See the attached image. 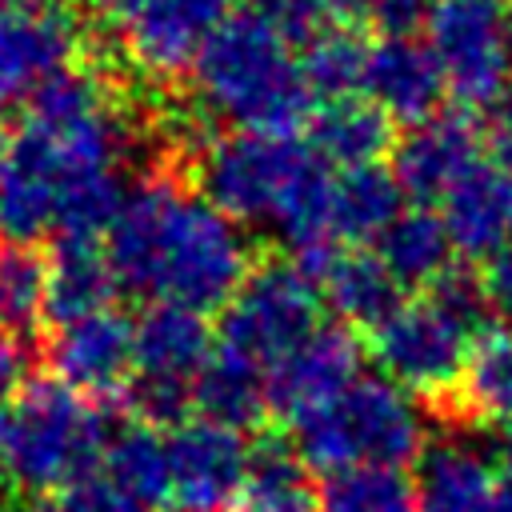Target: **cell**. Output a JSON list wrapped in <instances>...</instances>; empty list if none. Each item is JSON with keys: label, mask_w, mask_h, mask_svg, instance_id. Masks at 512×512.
I'll use <instances>...</instances> for the list:
<instances>
[{"label": "cell", "mask_w": 512, "mask_h": 512, "mask_svg": "<svg viewBox=\"0 0 512 512\" xmlns=\"http://www.w3.org/2000/svg\"><path fill=\"white\" fill-rule=\"evenodd\" d=\"M104 256L124 292L204 316L224 308L256 264L240 228L168 164H156L124 196Z\"/></svg>", "instance_id": "obj_1"}, {"label": "cell", "mask_w": 512, "mask_h": 512, "mask_svg": "<svg viewBox=\"0 0 512 512\" xmlns=\"http://www.w3.org/2000/svg\"><path fill=\"white\" fill-rule=\"evenodd\" d=\"M184 176L228 220H276L292 260L336 248L328 236V164L292 136L216 132L188 160Z\"/></svg>", "instance_id": "obj_2"}, {"label": "cell", "mask_w": 512, "mask_h": 512, "mask_svg": "<svg viewBox=\"0 0 512 512\" xmlns=\"http://www.w3.org/2000/svg\"><path fill=\"white\" fill-rule=\"evenodd\" d=\"M200 112L236 124V132L292 136L308 124V84L296 48L252 8H236L192 64Z\"/></svg>", "instance_id": "obj_3"}, {"label": "cell", "mask_w": 512, "mask_h": 512, "mask_svg": "<svg viewBox=\"0 0 512 512\" xmlns=\"http://www.w3.org/2000/svg\"><path fill=\"white\" fill-rule=\"evenodd\" d=\"M104 440L108 428L92 400L64 388L56 376H32L8 420L0 456L4 484L24 496H52L64 484L92 476Z\"/></svg>", "instance_id": "obj_4"}, {"label": "cell", "mask_w": 512, "mask_h": 512, "mask_svg": "<svg viewBox=\"0 0 512 512\" xmlns=\"http://www.w3.org/2000/svg\"><path fill=\"white\" fill-rule=\"evenodd\" d=\"M288 428L300 464L320 468L324 476L360 464L404 468L424 452L416 404L384 376H356L332 404L292 420Z\"/></svg>", "instance_id": "obj_5"}, {"label": "cell", "mask_w": 512, "mask_h": 512, "mask_svg": "<svg viewBox=\"0 0 512 512\" xmlns=\"http://www.w3.org/2000/svg\"><path fill=\"white\" fill-rule=\"evenodd\" d=\"M232 0H132L84 56L108 72L128 64L152 84H176L192 72L208 36L232 16Z\"/></svg>", "instance_id": "obj_6"}, {"label": "cell", "mask_w": 512, "mask_h": 512, "mask_svg": "<svg viewBox=\"0 0 512 512\" xmlns=\"http://www.w3.org/2000/svg\"><path fill=\"white\" fill-rule=\"evenodd\" d=\"M320 292L292 256H260L236 296L220 308V348L272 372L320 324Z\"/></svg>", "instance_id": "obj_7"}, {"label": "cell", "mask_w": 512, "mask_h": 512, "mask_svg": "<svg viewBox=\"0 0 512 512\" xmlns=\"http://www.w3.org/2000/svg\"><path fill=\"white\" fill-rule=\"evenodd\" d=\"M428 48L460 108H492L512 84L508 0H436Z\"/></svg>", "instance_id": "obj_8"}, {"label": "cell", "mask_w": 512, "mask_h": 512, "mask_svg": "<svg viewBox=\"0 0 512 512\" xmlns=\"http://www.w3.org/2000/svg\"><path fill=\"white\" fill-rule=\"evenodd\" d=\"M472 340L476 336L468 328H460L436 300L424 296L400 304L372 332V356L396 388L420 392L432 404H440L456 388Z\"/></svg>", "instance_id": "obj_9"}, {"label": "cell", "mask_w": 512, "mask_h": 512, "mask_svg": "<svg viewBox=\"0 0 512 512\" xmlns=\"http://www.w3.org/2000/svg\"><path fill=\"white\" fill-rule=\"evenodd\" d=\"M252 448L240 432L188 416L168 432V508L172 512H232L248 476Z\"/></svg>", "instance_id": "obj_10"}, {"label": "cell", "mask_w": 512, "mask_h": 512, "mask_svg": "<svg viewBox=\"0 0 512 512\" xmlns=\"http://www.w3.org/2000/svg\"><path fill=\"white\" fill-rule=\"evenodd\" d=\"M72 172L48 136L24 124L8 136L0 160V232L8 244H40L52 236L56 200Z\"/></svg>", "instance_id": "obj_11"}, {"label": "cell", "mask_w": 512, "mask_h": 512, "mask_svg": "<svg viewBox=\"0 0 512 512\" xmlns=\"http://www.w3.org/2000/svg\"><path fill=\"white\" fill-rule=\"evenodd\" d=\"M480 144V128L464 108L436 112L412 124L392 144V176L404 196L428 208L432 200H444L480 164Z\"/></svg>", "instance_id": "obj_12"}, {"label": "cell", "mask_w": 512, "mask_h": 512, "mask_svg": "<svg viewBox=\"0 0 512 512\" xmlns=\"http://www.w3.org/2000/svg\"><path fill=\"white\" fill-rule=\"evenodd\" d=\"M48 364L52 376L80 392L84 400H112L124 396L132 368H136V352H132V320L116 308L84 316L76 324L52 328L48 340Z\"/></svg>", "instance_id": "obj_13"}, {"label": "cell", "mask_w": 512, "mask_h": 512, "mask_svg": "<svg viewBox=\"0 0 512 512\" xmlns=\"http://www.w3.org/2000/svg\"><path fill=\"white\" fill-rule=\"evenodd\" d=\"M360 376V336L344 324H320L268 372V412L284 424L332 404Z\"/></svg>", "instance_id": "obj_14"}, {"label": "cell", "mask_w": 512, "mask_h": 512, "mask_svg": "<svg viewBox=\"0 0 512 512\" xmlns=\"http://www.w3.org/2000/svg\"><path fill=\"white\" fill-rule=\"evenodd\" d=\"M84 56L72 12H0V108L24 104L60 68Z\"/></svg>", "instance_id": "obj_15"}, {"label": "cell", "mask_w": 512, "mask_h": 512, "mask_svg": "<svg viewBox=\"0 0 512 512\" xmlns=\"http://www.w3.org/2000/svg\"><path fill=\"white\" fill-rule=\"evenodd\" d=\"M132 352H136L132 376L192 388L200 368L216 352V336L204 312L152 300L132 324Z\"/></svg>", "instance_id": "obj_16"}, {"label": "cell", "mask_w": 512, "mask_h": 512, "mask_svg": "<svg viewBox=\"0 0 512 512\" xmlns=\"http://www.w3.org/2000/svg\"><path fill=\"white\" fill-rule=\"evenodd\" d=\"M364 92L368 100L396 124H420L436 116L444 100V72L432 56L428 44L420 40H376L368 52V72H364Z\"/></svg>", "instance_id": "obj_17"}, {"label": "cell", "mask_w": 512, "mask_h": 512, "mask_svg": "<svg viewBox=\"0 0 512 512\" xmlns=\"http://www.w3.org/2000/svg\"><path fill=\"white\" fill-rule=\"evenodd\" d=\"M440 204L448 240L468 260H488L512 244V180L496 164L480 160Z\"/></svg>", "instance_id": "obj_18"}, {"label": "cell", "mask_w": 512, "mask_h": 512, "mask_svg": "<svg viewBox=\"0 0 512 512\" xmlns=\"http://www.w3.org/2000/svg\"><path fill=\"white\" fill-rule=\"evenodd\" d=\"M316 292L336 312V324L352 332H376L404 304V288L392 280L380 256L360 248H336L316 276Z\"/></svg>", "instance_id": "obj_19"}, {"label": "cell", "mask_w": 512, "mask_h": 512, "mask_svg": "<svg viewBox=\"0 0 512 512\" xmlns=\"http://www.w3.org/2000/svg\"><path fill=\"white\" fill-rule=\"evenodd\" d=\"M308 152L320 164L368 168L380 164L384 152L396 144L392 120L368 100V96H344V100H320V108L308 112Z\"/></svg>", "instance_id": "obj_20"}, {"label": "cell", "mask_w": 512, "mask_h": 512, "mask_svg": "<svg viewBox=\"0 0 512 512\" xmlns=\"http://www.w3.org/2000/svg\"><path fill=\"white\" fill-rule=\"evenodd\" d=\"M120 284L100 244L56 240L48 252V288H44V324L64 328L84 316L108 312Z\"/></svg>", "instance_id": "obj_21"}, {"label": "cell", "mask_w": 512, "mask_h": 512, "mask_svg": "<svg viewBox=\"0 0 512 512\" xmlns=\"http://www.w3.org/2000/svg\"><path fill=\"white\" fill-rule=\"evenodd\" d=\"M436 412L512 428V328H488L472 340L464 372Z\"/></svg>", "instance_id": "obj_22"}, {"label": "cell", "mask_w": 512, "mask_h": 512, "mask_svg": "<svg viewBox=\"0 0 512 512\" xmlns=\"http://www.w3.org/2000/svg\"><path fill=\"white\" fill-rule=\"evenodd\" d=\"M416 512H488L496 472L492 464L460 444L436 440L416 456Z\"/></svg>", "instance_id": "obj_23"}, {"label": "cell", "mask_w": 512, "mask_h": 512, "mask_svg": "<svg viewBox=\"0 0 512 512\" xmlns=\"http://www.w3.org/2000/svg\"><path fill=\"white\" fill-rule=\"evenodd\" d=\"M192 408L200 412V420L224 424L232 432H248L260 428L272 412H268V372L252 360H244L232 348H220L208 356V364L200 368L196 384H192Z\"/></svg>", "instance_id": "obj_24"}, {"label": "cell", "mask_w": 512, "mask_h": 512, "mask_svg": "<svg viewBox=\"0 0 512 512\" xmlns=\"http://www.w3.org/2000/svg\"><path fill=\"white\" fill-rule=\"evenodd\" d=\"M404 192L396 176L380 164L348 168L332 176L328 196V236L332 244H368L388 232V224L404 212Z\"/></svg>", "instance_id": "obj_25"}, {"label": "cell", "mask_w": 512, "mask_h": 512, "mask_svg": "<svg viewBox=\"0 0 512 512\" xmlns=\"http://www.w3.org/2000/svg\"><path fill=\"white\" fill-rule=\"evenodd\" d=\"M104 476L144 512L168 508V436L140 420H124L104 440Z\"/></svg>", "instance_id": "obj_26"}, {"label": "cell", "mask_w": 512, "mask_h": 512, "mask_svg": "<svg viewBox=\"0 0 512 512\" xmlns=\"http://www.w3.org/2000/svg\"><path fill=\"white\" fill-rule=\"evenodd\" d=\"M452 240L432 208H404L388 232L380 236V264L392 272L400 288H432L452 268Z\"/></svg>", "instance_id": "obj_27"}, {"label": "cell", "mask_w": 512, "mask_h": 512, "mask_svg": "<svg viewBox=\"0 0 512 512\" xmlns=\"http://www.w3.org/2000/svg\"><path fill=\"white\" fill-rule=\"evenodd\" d=\"M232 512H316L308 468L284 440H260Z\"/></svg>", "instance_id": "obj_28"}, {"label": "cell", "mask_w": 512, "mask_h": 512, "mask_svg": "<svg viewBox=\"0 0 512 512\" xmlns=\"http://www.w3.org/2000/svg\"><path fill=\"white\" fill-rule=\"evenodd\" d=\"M372 44L352 24H324L304 48H300V76L312 96L320 100H344L364 88Z\"/></svg>", "instance_id": "obj_29"}, {"label": "cell", "mask_w": 512, "mask_h": 512, "mask_svg": "<svg viewBox=\"0 0 512 512\" xmlns=\"http://www.w3.org/2000/svg\"><path fill=\"white\" fill-rule=\"evenodd\" d=\"M316 512H416V488L404 468H340L320 480Z\"/></svg>", "instance_id": "obj_30"}, {"label": "cell", "mask_w": 512, "mask_h": 512, "mask_svg": "<svg viewBox=\"0 0 512 512\" xmlns=\"http://www.w3.org/2000/svg\"><path fill=\"white\" fill-rule=\"evenodd\" d=\"M44 288H48V256L36 244H4L0 300H4V324H12L16 336L44 320Z\"/></svg>", "instance_id": "obj_31"}, {"label": "cell", "mask_w": 512, "mask_h": 512, "mask_svg": "<svg viewBox=\"0 0 512 512\" xmlns=\"http://www.w3.org/2000/svg\"><path fill=\"white\" fill-rule=\"evenodd\" d=\"M428 300H436L460 328H468L472 336L488 332L492 324V308H488V296H484V280L476 268H464V264H452L432 288H428Z\"/></svg>", "instance_id": "obj_32"}, {"label": "cell", "mask_w": 512, "mask_h": 512, "mask_svg": "<svg viewBox=\"0 0 512 512\" xmlns=\"http://www.w3.org/2000/svg\"><path fill=\"white\" fill-rule=\"evenodd\" d=\"M36 512H144L136 508L108 476H84V480H72L64 488H56L52 496H44L36 504Z\"/></svg>", "instance_id": "obj_33"}, {"label": "cell", "mask_w": 512, "mask_h": 512, "mask_svg": "<svg viewBox=\"0 0 512 512\" xmlns=\"http://www.w3.org/2000/svg\"><path fill=\"white\" fill-rule=\"evenodd\" d=\"M248 8L264 24H272L292 48H304L328 24V4L324 0H248Z\"/></svg>", "instance_id": "obj_34"}, {"label": "cell", "mask_w": 512, "mask_h": 512, "mask_svg": "<svg viewBox=\"0 0 512 512\" xmlns=\"http://www.w3.org/2000/svg\"><path fill=\"white\" fill-rule=\"evenodd\" d=\"M432 12L436 0H376L368 24L380 32V40H416V32H428Z\"/></svg>", "instance_id": "obj_35"}, {"label": "cell", "mask_w": 512, "mask_h": 512, "mask_svg": "<svg viewBox=\"0 0 512 512\" xmlns=\"http://www.w3.org/2000/svg\"><path fill=\"white\" fill-rule=\"evenodd\" d=\"M28 380H32V352H28L24 336L0 332V404L8 396H20Z\"/></svg>", "instance_id": "obj_36"}, {"label": "cell", "mask_w": 512, "mask_h": 512, "mask_svg": "<svg viewBox=\"0 0 512 512\" xmlns=\"http://www.w3.org/2000/svg\"><path fill=\"white\" fill-rule=\"evenodd\" d=\"M484 296H488V308L504 320V328H512V244L500 248L496 256L484 260Z\"/></svg>", "instance_id": "obj_37"}, {"label": "cell", "mask_w": 512, "mask_h": 512, "mask_svg": "<svg viewBox=\"0 0 512 512\" xmlns=\"http://www.w3.org/2000/svg\"><path fill=\"white\" fill-rule=\"evenodd\" d=\"M488 148L496 156V168L512 180V84L508 92L488 108Z\"/></svg>", "instance_id": "obj_38"}, {"label": "cell", "mask_w": 512, "mask_h": 512, "mask_svg": "<svg viewBox=\"0 0 512 512\" xmlns=\"http://www.w3.org/2000/svg\"><path fill=\"white\" fill-rule=\"evenodd\" d=\"M324 4H328V16H336L340 24H352V20H368L376 0H324Z\"/></svg>", "instance_id": "obj_39"}, {"label": "cell", "mask_w": 512, "mask_h": 512, "mask_svg": "<svg viewBox=\"0 0 512 512\" xmlns=\"http://www.w3.org/2000/svg\"><path fill=\"white\" fill-rule=\"evenodd\" d=\"M488 512H512V468H504L496 476V488H492V504Z\"/></svg>", "instance_id": "obj_40"}, {"label": "cell", "mask_w": 512, "mask_h": 512, "mask_svg": "<svg viewBox=\"0 0 512 512\" xmlns=\"http://www.w3.org/2000/svg\"><path fill=\"white\" fill-rule=\"evenodd\" d=\"M16 12H72V0H8Z\"/></svg>", "instance_id": "obj_41"}, {"label": "cell", "mask_w": 512, "mask_h": 512, "mask_svg": "<svg viewBox=\"0 0 512 512\" xmlns=\"http://www.w3.org/2000/svg\"><path fill=\"white\" fill-rule=\"evenodd\" d=\"M8 420H12V412L0 404V456H4V440H8Z\"/></svg>", "instance_id": "obj_42"}, {"label": "cell", "mask_w": 512, "mask_h": 512, "mask_svg": "<svg viewBox=\"0 0 512 512\" xmlns=\"http://www.w3.org/2000/svg\"><path fill=\"white\" fill-rule=\"evenodd\" d=\"M504 456H508V468H512V428H504Z\"/></svg>", "instance_id": "obj_43"}, {"label": "cell", "mask_w": 512, "mask_h": 512, "mask_svg": "<svg viewBox=\"0 0 512 512\" xmlns=\"http://www.w3.org/2000/svg\"><path fill=\"white\" fill-rule=\"evenodd\" d=\"M4 144H8V136H4V128H0V160H4Z\"/></svg>", "instance_id": "obj_44"}, {"label": "cell", "mask_w": 512, "mask_h": 512, "mask_svg": "<svg viewBox=\"0 0 512 512\" xmlns=\"http://www.w3.org/2000/svg\"><path fill=\"white\" fill-rule=\"evenodd\" d=\"M0 324H4V300H0Z\"/></svg>", "instance_id": "obj_45"}, {"label": "cell", "mask_w": 512, "mask_h": 512, "mask_svg": "<svg viewBox=\"0 0 512 512\" xmlns=\"http://www.w3.org/2000/svg\"><path fill=\"white\" fill-rule=\"evenodd\" d=\"M0 12H4V8H0Z\"/></svg>", "instance_id": "obj_46"}]
</instances>
